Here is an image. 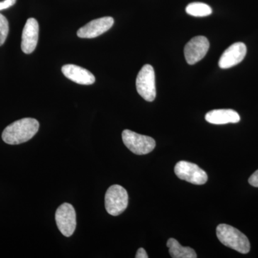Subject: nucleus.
<instances>
[{"label": "nucleus", "mask_w": 258, "mask_h": 258, "mask_svg": "<svg viewBox=\"0 0 258 258\" xmlns=\"http://www.w3.org/2000/svg\"><path fill=\"white\" fill-rule=\"evenodd\" d=\"M55 221L61 233L66 237H71L76 227V214L71 204L64 203L57 209Z\"/></svg>", "instance_id": "0eeeda50"}, {"label": "nucleus", "mask_w": 258, "mask_h": 258, "mask_svg": "<svg viewBox=\"0 0 258 258\" xmlns=\"http://www.w3.org/2000/svg\"><path fill=\"white\" fill-rule=\"evenodd\" d=\"M186 12L188 15L191 16L202 18L211 15L212 10L208 5L205 3H193L186 6Z\"/></svg>", "instance_id": "2eb2a0df"}, {"label": "nucleus", "mask_w": 258, "mask_h": 258, "mask_svg": "<svg viewBox=\"0 0 258 258\" xmlns=\"http://www.w3.org/2000/svg\"><path fill=\"white\" fill-rule=\"evenodd\" d=\"M207 121L212 124L222 125L238 123L240 116L232 109H217L208 112L205 115Z\"/></svg>", "instance_id": "ddd939ff"}, {"label": "nucleus", "mask_w": 258, "mask_h": 258, "mask_svg": "<svg viewBox=\"0 0 258 258\" xmlns=\"http://www.w3.org/2000/svg\"><path fill=\"white\" fill-rule=\"evenodd\" d=\"M16 1L17 0H5V1L0 2V11L13 6L16 3Z\"/></svg>", "instance_id": "f3484780"}, {"label": "nucleus", "mask_w": 258, "mask_h": 258, "mask_svg": "<svg viewBox=\"0 0 258 258\" xmlns=\"http://www.w3.org/2000/svg\"><path fill=\"white\" fill-rule=\"evenodd\" d=\"M217 237L224 245L242 254H247L250 249L248 238L240 230L232 226L221 224L217 226Z\"/></svg>", "instance_id": "f03ea898"}, {"label": "nucleus", "mask_w": 258, "mask_h": 258, "mask_svg": "<svg viewBox=\"0 0 258 258\" xmlns=\"http://www.w3.org/2000/svg\"><path fill=\"white\" fill-rule=\"evenodd\" d=\"M136 257L137 258H148L149 256L146 252L145 249L144 248H139L138 251L137 252V255H136Z\"/></svg>", "instance_id": "6ab92c4d"}, {"label": "nucleus", "mask_w": 258, "mask_h": 258, "mask_svg": "<svg viewBox=\"0 0 258 258\" xmlns=\"http://www.w3.org/2000/svg\"><path fill=\"white\" fill-rule=\"evenodd\" d=\"M39 38V24L35 18H29L22 35L21 49L24 53L30 54L36 48Z\"/></svg>", "instance_id": "9b49d317"}, {"label": "nucleus", "mask_w": 258, "mask_h": 258, "mask_svg": "<svg viewBox=\"0 0 258 258\" xmlns=\"http://www.w3.org/2000/svg\"><path fill=\"white\" fill-rule=\"evenodd\" d=\"M122 139L125 147L137 155L149 154L156 147L155 140L152 137L141 135L127 129L122 133Z\"/></svg>", "instance_id": "39448f33"}, {"label": "nucleus", "mask_w": 258, "mask_h": 258, "mask_svg": "<svg viewBox=\"0 0 258 258\" xmlns=\"http://www.w3.org/2000/svg\"><path fill=\"white\" fill-rule=\"evenodd\" d=\"M62 73L67 79L81 85H92L96 81L95 76L88 70L76 64H64L62 67Z\"/></svg>", "instance_id": "f8f14e48"}, {"label": "nucleus", "mask_w": 258, "mask_h": 258, "mask_svg": "<svg viewBox=\"0 0 258 258\" xmlns=\"http://www.w3.org/2000/svg\"><path fill=\"white\" fill-rule=\"evenodd\" d=\"M174 172L180 179L193 184H205L208 179V174L200 166L186 161H179L174 167Z\"/></svg>", "instance_id": "423d86ee"}, {"label": "nucleus", "mask_w": 258, "mask_h": 258, "mask_svg": "<svg viewBox=\"0 0 258 258\" xmlns=\"http://www.w3.org/2000/svg\"><path fill=\"white\" fill-rule=\"evenodd\" d=\"M249 184L254 187H258V170L254 172L249 178Z\"/></svg>", "instance_id": "a211bd4d"}, {"label": "nucleus", "mask_w": 258, "mask_h": 258, "mask_svg": "<svg viewBox=\"0 0 258 258\" xmlns=\"http://www.w3.org/2000/svg\"><path fill=\"white\" fill-rule=\"evenodd\" d=\"M9 33V23L8 19L0 13V46L6 41Z\"/></svg>", "instance_id": "dca6fc26"}, {"label": "nucleus", "mask_w": 258, "mask_h": 258, "mask_svg": "<svg viewBox=\"0 0 258 258\" xmlns=\"http://www.w3.org/2000/svg\"><path fill=\"white\" fill-rule=\"evenodd\" d=\"M246 54L247 47L243 42H235L222 53L219 66L222 69H230L242 62Z\"/></svg>", "instance_id": "9d476101"}, {"label": "nucleus", "mask_w": 258, "mask_h": 258, "mask_svg": "<svg viewBox=\"0 0 258 258\" xmlns=\"http://www.w3.org/2000/svg\"><path fill=\"white\" fill-rule=\"evenodd\" d=\"M210 42L205 36L193 37L184 47V56L186 62L195 64L202 60L208 53Z\"/></svg>", "instance_id": "6e6552de"}, {"label": "nucleus", "mask_w": 258, "mask_h": 258, "mask_svg": "<svg viewBox=\"0 0 258 258\" xmlns=\"http://www.w3.org/2000/svg\"><path fill=\"white\" fill-rule=\"evenodd\" d=\"M114 24L111 17L96 19L80 28L77 35L81 38H94L109 30Z\"/></svg>", "instance_id": "1a4fd4ad"}, {"label": "nucleus", "mask_w": 258, "mask_h": 258, "mask_svg": "<svg viewBox=\"0 0 258 258\" xmlns=\"http://www.w3.org/2000/svg\"><path fill=\"white\" fill-rule=\"evenodd\" d=\"M39 122L35 118L16 120L3 131L2 138L6 144L17 145L30 140L39 130Z\"/></svg>", "instance_id": "f257e3e1"}, {"label": "nucleus", "mask_w": 258, "mask_h": 258, "mask_svg": "<svg viewBox=\"0 0 258 258\" xmlns=\"http://www.w3.org/2000/svg\"><path fill=\"white\" fill-rule=\"evenodd\" d=\"M128 195L126 190L120 185H113L105 195V207L109 215L118 216L128 207Z\"/></svg>", "instance_id": "7ed1b4c3"}, {"label": "nucleus", "mask_w": 258, "mask_h": 258, "mask_svg": "<svg viewBox=\"0 0 258 258\" xmlns=\"http://www.w3.org/2000/svg\"><path fill=\"white\" fill-rule=\"evenodd\" d=\"M169 247V254L173 258H196V252L189 247H183L174 238L169 239L166 243Z\"/></svg>", "instance_id": "4468645a"}, {"label": "nucleus", "mask_w": 258, "mask_h": 258, "mask_svg": "<svg viewBox=\"0 0 258 258\" xmlns=\"http://www.w3.org/2000/svg\"><path fill=\"white\" fill-rule=\"evenodd\" d=\"M137 92L147 101H154L157 96L155 72L151 64H147L139 71L136 81Z\"/></svg>", "instance_id": "20e7f679"}]
</instances>
